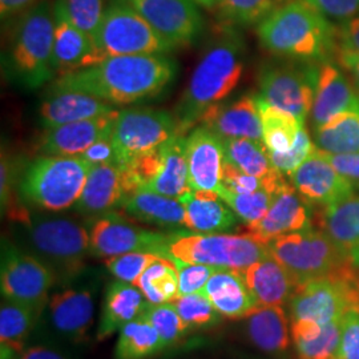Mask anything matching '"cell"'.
<instances>
[{"mask_svg": "<svg viewBox=\"0 0 359 359\" xmlns=\"http://www.w3.org/2000/svg\"><path fill=\"white\" fill-rule=\"evenodd\" d=\"M176 74V62L164 53L115 56L59 77L51 92H80L112 105H124L157 97L173 83Z\"/></svg>", "mask_w": 359, "mask_h": 359, "instance_id": "cell-1", "label": "cell"}, {"mask_svg": "<svg viewBox=\"0 0 359 359\" xmlns=\"http://www.w3.org/2000/svg\"><path fill=\"white\" fill-rule=\"evenodd\" d=\"M244 65V40L236 27L226 26L206 48L176 107L180 133H188L212 107L231 95L241 80Z\"/></svg>", "mask_w": 359, "mask_h": 359, "instance_id": "cell-2", "label": "cell"}, {"mask_svg": "<svg viewBox=\"0 0 359 359\" xmlns=\"http://www.w3.org/2000/svg\"><path fill=\"white\" fill-rule=\"evenodd\" d=\"M262 47L273 55L321 65L338 51V29L305 0H289L257 27Z\"/></svg>", "mask_w": 359, "mask_h": 359, "instance_id": "cell-3", "label": "cell"}, {"mask_svg": "<svg viewBox=\"0 0 359 359\" xmlns=\"http://www.w3.org/2000/svg\"><path fill=\"white\" fill-rule=\"evenodd\" d=\"M53 36L55 15L50 1H39L20 16L4 59V69L18 86L36 90L55 76Z\"/></svg>", "mask_w": 359, "mask_h": 359, "instance_id": "cell-4", "label": "cell"}, {"mask_svg": "<svg viewBox=\"0 0 359 359\" xmlns=\"http://www.w3.org/2000/svg\"><path fill=\"white\" fill-rule=\"evenodd\" d=\"M90 165L81 156H41L28 164L20 182L22 198L44 210L59 212L80 198Z\"/></svg>", "mask_w": 359, "mask_h": 359, "instance_id": "cell-5", "label": "cell"}, {"mask_svg": "<svg viewBox=\"0 0 359 359\" xmlns=\"http://www.w3.org/2000/svg\"><path fill=\"white\" fill-rule=\"evenodd\" d=\"M270 256L290 273L297 286L330 277L351 265L350 256L323 231H293L270 241Z\"/></svg>", "mask_w": 359, "mask_h": 359, "instance_id": "cell-6", "label": "cell"}, {"mask_svg": "<svg viewBox=\"0 0 359 359\" xmlns=\"http://www.w3.org/2000/svg\"><path fill=\"white\" fill-rule=\"evenodd\" d=\"M22 224L36 257L53 270L56 278L69 281L83 270L86 257L90 253V233L83 225L69 218L29 215Z\"/></svg>", "mask_w": 359, "mask_h": 359, "instance_id": "cell-7", "label": "cell"}, {"mask_svg": "<svg viewBox=\"0 0 359 359\" xmlns=\"http://www.w3.org/2000/svg\"><path fill=\"white\" fill-rule=\"evenodd\" d=\"M93 46L95 51L88 67L115 56L173 51L140 13L118 0H114L104 11L100 26L93 36Z\"/></svg>", "mask_w": 359, "mask_h": 359, "instance_id": "cell-8", "label": "cell"}, {"mask_svg": "<svg viewBox=\"0 0 359 359\" xmlns=\"http://www.w3.org/2000/svg\"><path fill=\"white\" fill-rule=\"evenodd\" d=\"M268 245L252 234L175 233L169 244V258L203 264L222 269L244 271L257 261L269 257Z\"/></svg>", "mask_w": 359, "mask_h": 359, "instance_id": "cell-9", "label": "cell"}, {"mask_svg": "<svg viewBox=\"0 0 359 359\" xmlns=\"http://www.w3.org/2000/svg\"><path fill=\"white\" fill-rule=\"evenodd\" d=\"M176 133L175 116L152 108L118 111L112 130L118 164L130 167L144 157L158 154Z\"/></svg>", "mask_w": 359, "mask_h": 359, "instance_id": "cell-10", "label": "cell"}, {"mask_svg": "<svg viewBox=\"0 0 359 359\" xmlns=\"http://www.w3.org/2000/svg\"><path fill=\"white\" fill-rule=\"evenodd\" d=\"M56 280L53 270L40 258L3 241L0 283L1 294L7 301L29 309L40 317Z\"/></svg>", "mask_w": 359, "mask_h": 359, "instance_id": "cell-11", "label": "cell"}, {"mask_svg": "<svg viewBox=\"0 0 359 359\" xmlns=\"http://www.w3.org/2000/svg\"><path fill=\"white\" fill-rule=\"evenodd\" d=\"M320 65L310 62L265 65L259 72L261 97L305 124L311 112Z\"/></svg>", "mask_w": 359, "mask_h": 359, "instance_id": "cell-12", "label": "cell"}, {"mask_svg": "<svg viewBox=\"0 0 359 359\" xmlns=\"http://www.w3.org/2000/svg\"><path fill=\"white\" fill-rule=\"evenodd\" d=\"M88 233L90 255L100 258H111L132 252H147L169 258V244L175 236V233L165 234L142 229L115 210L90 218Z\"/></svg>", "mask_w": 359, "mask_h": 359, "instance_id": "cell-13", "label": "cell"}, {"mask_svg": "<svg viewBox=\"0 0 359 359\" xmlns=\"http://www.w3.org/2000/svg\"><path fill=\"white\" fill-rule=\"evenodd\" d=\"M142 15L175 50L191 46L204 29L194 0H118Z\"/></svg>", "mask_w": 359, "mask_h": 359, "instance_id": "cell-14", "label": "cell"}, {"mask_svg": "<svg viewBox=\"0 0 359 359\" xmlns=\"http://www.w3.org/2000/svg\"><path fill=\"white\" fill-rule=\"evenodd\" d=\"M289 177L295 191L310 204L325 208L354 196L357 188V184L339 173L317 147Z\"/></svg>", "mask_w": 359, "mask_h": 359, "instance_id": "cell-15", "label": "cell"}, {"mask_svg": "<svg viewBox=\"0 0 359 359\" xmlns=\"http://www.w3.org/2000/svg\"><path fill=\"white\" fill-rule=\"evenodd\" d=\"M132 193L135 188L127 168L118 164L92 165L75 209L83 216L99 217L120 208Z\"/></svg>", "mask_w": 359, "mask_h": 359, "instance_id": "cell-16", "label": "cell"}, {"mask_svg": "<svg viewBox=\"0 0 359 359\" xmlns=\"http://www.w3.org/2000/svg\"><path fill=\"white\" fill-rule=\"evenodd\" d=\"M311 204L297 192L293 185L286 184L274 194L266 216L248 226V233L258 241H270L293 231L311 228Z\"/></svg>", "mask_w": 359, "mask_h": 359, "instance_id": "cell-17", "label": "cell"}, {"mask_svg": "<svg viewBox=\"0 0 359 359\" xmlns=\"http://www.w3.org/2000/svg\"><path fill=\"white\" fill-rule=\"evenodd\" d=\"M117 115L116 109L108 115L46 128L39 140V152L43 156H81L95 142L112 135Z\"/></svg>", "mask_w": 359, "mask_h": 359, "instance_id": "cell-18", "label": "cell"}, {"mask_svg": "<svg viewBox=\"0 0 359 359\" xmlns=\"http://www.w3.org/2000/svg\"><path fill=\"white\" fill-rule=\"evenodd\" d=\"M189 187L192 191L216 192L222 188L225 154L216 133L203 126L187 136Z\"/></svg>", "mask_w": 359, "mask_h": 359, "instance_id": "cell-19", "label": "cell"}, {"mask_svg": "<svg viewBox=\"0 0 359 359\" xmlns=\"http://www.w3.org/2000/svg\"><path fill=\"white\" fill-rule=\"evenodd\" d=\"M55 36L52 52V68L55 75L65 76L90 65L95 51L93 40L79 29L69 19L63 0L53 4Z\"/></svg>", "mask_w": 359, "mask_h": 359, "instance_id": "cell-20", "label": "cell"}, {"mask_svg": "<svg viewBox=\"0 0 359 359\" xmlns=\"http://www.w3.org/2000/svg\"><path fill=\"white\" fill-rule=\"evenodd\" d=\"M344 112H359V95L337 65L321 63L310 112L314 129Z\"/></svg>", "mask_w": 359, "mask_h": 359, "instance_id": "cell-21", "label": "cell"}, {"mask_svg": "<svg viewBox=\"0 0 359 359\" xmlns=\"http://www.w3.org/2000/svg\"><path fill=\"white\" fill-rule=\"evenodd\" d=\"M200 123L222 140L252 139L262 142V124L256 95H245L231 104L221 102L212 107Z\"/></svg>", "mask_w": 359, "mask_h": 359, "instance_id": "cell-22", "label": "cell"}, {"mask_svg": "<svg viewBox=\"0 0 359 359\" xmlns=\"http://www.w3.org/2000/svg\"><path fill=\"white\" fill-rule=\"evenodd\" d=\"M201 293L229 320L248 318L259 305L245 281L244 271L218 268Z\"/></svg>", "mask_w": 359, "mask_h": 359, "instance_id": "cell-23", "label": "cell"}, {"mask_svg": "<svg viewBox=\"0 0 359 359\" xmlns=\"http://www.w3.org/2000/svg\"><path fill=\"white\" fill-rule=\"evenodd\" d=\"M114 111L116 109L112 104L90 95L71 90H55L40 105L39 116L46 128H53L68 123L108 115Z\"/></svg>", "mask_w": 359, "mask_h": 359, "instance_id": "cell-24", "label": "cell"}, {"mask_svg": "<svg viewBox=\"0 0 359 359\" xmlns=\"http://www.w3.org/2000/svg\"><path fill=\"white\" fill-rule=\"evenodd\" d=\"M185 208V228L196 233H224L237 225V215L216 192L188 191L179 197Z\"/></svg>", "mask_w": 359, "mask_h": 359, "instance_id": "cell-25", "label": "cell"}, {"mask_svg": "<svg viewBox=\"0 0 359 359\" xmlns=\"http://www.w3.org/2000/svg\"><path fill=\"white\" fill-rule=\"evenodd\" d=\"M244 277L259 306L287 305L297 289L290 273L271 256L244 270Z\"/></svg>", "mask_w": 359, "mask_h": 359, "instance_id": "cell-26", "label": "cell"}, {"mask_svg": "<svg viewBox=\"0 0 359 359\" xmlns=\"http://www.w3.org/2000/svg\"><path fill=\"white\" fill-rule=\"evenodd\" d=\"M133 219L160 228L176 229L185 226V208L179 198L142 188L128 196L120 206Z\"/></svg>", "mask_w": 359, "mask_h": 359, "instance_id": "cell-27", "label": "cell"}, {"mask_svg": "<svg viewBox=\"0 0 359 359\" xmlns=\"http://www.w3.org/2000/svg\"><path fill=\"white\" fill-rule=\"evenodd\" d=\"M144 297L142 290L132 283L120 280L109 283L104 298L97 339L103 341L116 332H120L128 322L139 318L148 305Z\"/></svg>", "mask_w": 359, "mask_h": 359, "instance_id": "cell-28", "label": "cell"}, {"mask_svg": "<svg viewBox=\"0 0 359 359\" xmlns=\"http://www.w3.org/2000/svg\"><path fill=\"white\" fill-rule=\"evenodd\" d=\"M53 327L68 339L83 341L93 317V299L86 290H65L50 301Z\"/></svg>", "mask_w": 359, "mask_h": 359, "instance_id": "cell-29", "label": "cell"}, {"mask_svg": "<svg viewBox=\"0 0 359 359\" xmlns=\"http://www.w3.org/2000/svg\"><path fill=\"white\" fill-rule=\"evenodd\" d=\"M145 188L173 198L191 191L187 136L184 133H176L164 145L160 170Z\"/></svg>", "mask_w": 359, "mask_h": 359, "instance_id": "cell-30", "label": "cell"}, {"mask_svg": "<svg viewBox=\"0 0 359 359\" xmlns=\"http://www.w3.org/2000/svg\"><path fill=\"white\" fill-rule=\"evenodd\" d=\"M344 318L320 325L301 320L292 322V337L299 359H334L341 342Z\"/></svg>", "mask_w": 359, "mask_h": 359, "instance_id": "cell-31", "label": "cell"}, {"mask_svg": "<svg viewBox=\"0 0 359 359\" xmlns=\"http://www.w3.org/2000/svg\"><path fill=\"white\" fill-rule=\"evenodd\" d=\"M248 334L259 350L281 353L289 347L287 316L283 306H258L248 317Z\"/></svg>", "mask_w": 359, "mask_h": 359, "instance_id": "cell-32", "label": "cell"}, {"mask_svg": "<svg viewBox=\"0 0 359 359\" xmlns=\"http://www.w3.org/2000/svg\"><path fill=\"white\" fill-rule=\"evenodd\" d=\"M262 124V142L270 154H283L293 148L299 130L305 127L295 116L285 112L257 96Z\"/></svg>", "mask_w": 359, "mask_h": 359, "instance_id": "cell-33", "label": "cell"}, {"mask_svg": "<svg viewBox=\"0 0 359 359\" xmlns=\"http://www.w3.org/2000/svg\"><path fill=\"white\" fill-rule=\"evenodd\" d=\"M323 231L346 255L359 248V197L327 206L322 215Z\"/></svg>", "mask_w": 359, "mask_h": 359, "instance_id": "cell-34", "label": "cell"}, {"mask_svg": "<svg viewBox=\"0 0 359 359\" xmlns=\"http://www.w3.org/2000/svg\"><path fill=\"white\" fill-rule=\"evenodd\" d=\"M314 130L316 147L323 154H359V112L334 116Z\"/></svg>", "mask_w": 359, "mask_h": 359, "instance_id": "cell-35", "label": "cell"}, {"mask_svg": "<svg viewBox=\"0 0 359 359\" xmlns=\"http://www.w3.org/2000/svg\"><path fill=\"white\" fill-rule=\"evenodd\" d=\"M160 334L142 317L128 322L118 332L116 359H145L165 348Z\"/></svg>", "mask_w": 359, "mask_h": 359, "instance_id": "cell-36", "label": "cell"}, {"mask_svg": "<svg viewBox=\"0 0 359 359\" xmlns=\"http://www.w3.org/2000/svg\"><path fill=\"white\" fill-rule=\"evenodd\" d=\"M222 144L225 161L250 176L265 179L278 170L273 167L268 148L262 142L252 139H224Z\"/></svg>", "mask_w": 359, "mask_h": 359, "instance_id": "cell-37", "label": "cell"}, {"mask_svg": "<svg viewBox=\"0 0 359 359\" xmlns=\"http://www.w3.org/2000/svg\"><path fill=\"white\" fill-rule=\"evenodd\" d=\"M137 286L151 304L173 302L180 297L179 273L175 262L160 257L137 280Z\"/></svg>", "mask_w": 359, "mask_h": 359, "instance_id": "cell-38", "label": "cell"}, {"mask_svg": "<svg viewBox=\"0 0 359 359\" xmlns=\"http://www.w3.org/2000/svg\"><path fill=\"white\" fill-rule=\"evenodd\" d=\"M39 317L29 309L6 299L0 309V341L16 354L23 351L26 338Z\"/></svg>", "mask_w": 359, "mask_h": 359, "instance_id": "cell-39", "label": "cell"}, {"mask_svg": "<svg viewBox=\"0 0 359 359\" xmlns=\"http://www.w3.org/2000/svg\"><path fill=\"white\" fill-rule=\"evenodd\" d=\"M289 0H218V15L226 26L259 25Z\"/></svg>", "mask_w": 359, "mask_h": 359, "instance_id": "cell-40", "label": "cell"}, {"mask_svg": "<svg viewBox=\"0 0 359 359\" xmlns=\"http://www.w3.org/2000/svg\"><path fill=\"white\" fill-rule=\"evenodd\" d=\"M274 194L276 193L266 189L255 193H234L225 189L224 187L218 191V196L231 206L237 217L241 218L248 226L266 216Z\"/></svg>", "mask_w": 359, "mask_h": 359, "instance_id": "cell-41", "label": "cell"}, {"mask_svg": "<svg viewBox=\"0 0 359 359\" xmlns=\"http://www.w3.org/2000/svg\"><path fill=\"white\" fill-rule=\"evenodd\" d=\"M140 317L154 326L157 333L160 334L165 346L175 344L182 337V334L188 330V326L181 320L179 311L175 308L173 302H148Z\"/></svg>", "mask_w": 359, "mask_h": 359, "instance_id": "cell-42", "label": "cell"}, {"mask_svg": "<svg viewBox=\"0 0 359 359\" xmlns=\"http://www.w3.org/2000/svg\"><path fill=\"white\" fill-rule=\"evenodd\" d=\"M181 320L189 327H208L217 325L221 314L213 306L210 299L201 292L194 294L180 295L173 301Z\"/></svg>", "mask_w": 359, "mask_h": 359, "instance_id": "cell-43", "label": "cell"}, {"mask_svg": "<svg viewBox=\"0 0 359 359\" xmlns=\"http://www.w3.org/2000/svg\"><path fill=\"white\" fill-rule=\"evenodd\" d=\"M158 258L160 256L154 253L132 252L121 256L107 258L105 265L117 280L136 285L142 273Z\"/></svg>", "mask_w": 359, "mask_h": 359, "instance_id": "cell-44", "label": "cell"}, {"mask_svg": "<svg viewBox=\"0 0 359 359\" xmlns=\"http://www.w3.org/2000/svg\"><path fill=\"white\" fill-rule=\"evenodd\" d=\"M72 23L92 40L103 19V0H63Z\"/></svg>", "mask_w": 359, "mask_h": 359, "instance_id": "cell-45", "label": "cell"}, {"mask_svg": "<svg viewBox=\"0 0 359 359\" xmlns=\"http://www.w3.org/2000/svg\"><path fill=\"white\" fill-rule=\"evenodd\" d=\"M314 148L316 145L311 142L308 130L304 127L299 130L295 144L290 151L283 154H270L269 151L268 152L273 167L278 169L283 175L289 176L308 158Z\"/></svg>", "mask_w": 359, "mask_h": 359, "instance_id": "cell-46", "label": "cell"}, {"mask_svg": "<svg viewBox=\"0 0 359 359\" xmlns=\"http://www.w3.org/2000/svg\"><path fill=\"white\" fill-rule=\"evenodd\" d=\"M179 273L180 295L194 294L204 289L209 278L218 269L203 264H189L179 259H172Z\"/></svg>", "mask_w": 359, "mask_h": 359, "instance_id": "cell-47", "label": "cell"}, {"mask_svg": "<svg viewBox=\"0 0 359 359\" xmlns=\"http://www.w3.org/2000/svg\"><path fill=\"white\" fill-rule=\"evenodd\" d=\"M334 359H359L358 310H350L344 317L341 342Z\"/></svg>", "mask_w": 359, "mask_h": 359, "instance_id": "cell-48", "label": "cell"}, {"mask_svg": "<svg viewBox=\"0 0 359 359\" xmlns=\"http://www.w3.org/2000/svg\"><path fill=\"white\" fill-rule=\"evenodd\" d=\"M329 20L346 23L359 16V0H305Z\"/></svg>", "mask_w": 359, "mask_h": 359, "instance_id": "cell-49", "label": "cell"}, {"mask_svg": "<svg viewBox=\"0 0 359 359\" xmlns=\"http://www.w3.org/2000/svg\"><path fill=\"white\" fill-rule=\"evenodd\" d=\"M81 157L92 165H103V164H118V158L115 151V145L112 142V135L105 136L99 142L90 147ZM120 165V164H118Z\"/></svg>", "mask_w": 359, "mask_h": 359, "instance_id": "cell-50", "label": "cell"}, {"mask_svg": "<svg viewBox=\"0 0 359 359\" xmlns=\"http://www.w3.org/2000/svg\"><path fill=\"white\" fill-rule=\"evenodd\" d=\"M322 152V151H321ZM332 163L339 173L359 184V154H323Z\"/></svg>", "mask_w": 359, "mask_h": 359, "instance_id": "cell-51", "label": "cell"}, {"mask_svg": "<svg viewBox=\"0 0 359 359\" xmlns=\"http://www.w3.org/2000/svg\"><path fill=\"white\" fill-rule=\"evenodd\" d=\"M0 192H1V208L3 210H10L13 206V180H15V170L11 160L3 154L1 156V177H0Z\"/></svg>", "mask_w": 359, "mask_h": 359, "instance_id": "cell-52", "label": "cell"}, {"mask_svg": "<svg viewBox=\"0 0 359 359\" xmlns=\"http://www.w3.org/2000/svg\"><path fill=\"white\" fill-rule=\"evenodd\" d=\"M338 50L359 53V16L338 29Z\"/></svg>", "mask_w": 359, "mask_h": 359, "instance_id": "cell-53", "label": "cell"}, {"mask_svg": "<svg viewBox=\"0 0 359 359\" xmlns=\"http://www.w3.org/2000/svg\"><path fill=\"white\" fill-rule=\"evenodd\" d=\"M38 0H0L1 18H10L11 15L22 13L35 6Z\"/></svg>", "mask_w": 359, "mask_h": 359, "instance_id": "cell-54", "label": "cell"}, {"mask_svg": "<svg viewBox=\"0 0 359 359\" xmlns=\"http://www.w3.org/2000/svg\"><path fill=\"white\" fill-rule=\"evenodd\" d=\"M338 59L341 65L347 69L351 76L354 77L355 84L359 88V53L358 52L344 51L338 50Z\"/></svg>", "mask_w": 359, "mask_h": 359, "instance_id": "cell-55", "label": "cell"}, {"mask_svg": "<svg viewBox=\"0 0 359 359\" xmlns=\"http://www.w3.org/2000/svg\"><path fill=\"white\" fill-rule=\"evenodd\" d=\"M18 359H67L60 353L47 348V347L35 346L27 348L20 353Z\"/></svg>", "mask_w": 359, "mask_h": 359, "instance_id": "cell-56", "label": "cell"}, {"mask_svg": "<svg viewBox=\"0 0 359 359\" xmlns=\"http://www.w3.org/2000/svg\"><path fill=\"white\" fill-rule=\"evenodd\" d=\"M197 4L206 7V8H213L218 4V0H194Z\"/></svg>", "mask_w": 359, "mask_h": 359, "instance_id": "cell-57", "label": "cell"}, {"mask_svg": "<svg viewBox=\"0 0 359 359\" xmlns=\"http://www.w3.org/2000/svg\"><path fill=\"white\" fill-rule=\"evenodd\" d=\"M350 259H351V264H353L357 269H359V248L350 253Z\"/></svg>", "mask_w": 359, "mask_h": 359, "instance_id": "cell-58", "label": "cell"}]
</instances>
